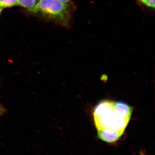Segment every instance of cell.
Segmentation results:
<instances>
[{
  "mask_svg": "<svg viewBox=\"0 0 155 155\" xmlns=\"http://www.w3.org/2000/svg\"><path fill=\"white\" fill-rule=\"evenodd\" d=\"M132 112L130 106L122 102L104 101L100 103L93 114L99 138L108 143L118 140L130 121Z\"/></svg>",
  "mask_w": 155,
  "mask_h": 155,
  "instance_id": "cell-1",
  "label": "cell"
},
{
  "mask_svg": "<svg viewBox=\"0 0 155 155\" xmlns=\"http://www.w3.org/2000/svg\"><path fill=\"white\" fill-rule=\"evenodd\" d=\"M28 11L51 19L64 26L69 24L71 12L68 4L60 0H40Z\"/></svg>",
  "mask_w": 155,
  "mask_h": 155,
  "instance_id": "cell-2",
  "label": "cell"
},
{
  "mask_svg": "<svg viewBox=\"0 0 155 155\" xmlns=\"http://www.w3.org/2000/svg\"><path fill=\"white\" fill-rule=\"evenodd\" d=\"M37 0H17V5L23 8L30 9L37 4Z\"/></svg>",
  "mask_w": 155,
  "mask_h": 155,
  "instance_id": "cell-3",
  "label": "cell"
},
{
  "mask_svg": "<svg viewBox=\"0 0 155 155\" xmlns=\"http://www.w3.org/2000/svg\"><path fill=\"white\" fill-rule=\"evenodd\" d=\"M17 5V0H0V7L8 8Z\"/></svg>",
  "mask_w": 155,
  "mask_h": 155,
  "instance_id": "cell-4",
  "label": "cell"
},
{
  "mask_svg": "<svg viewBox=\"0 0 155 155\" xmlns=\"http://www.w3.org/2000/svg\"><path fill=\"white\" fill-rule=\"evenodd\" d=\"M142 4L150 8H154L155 0H140Z\"/></svg>",
  "mask_w": 155,
  "mask_h": 155,
  "instance_id": "cell-5",
  "label": "cell"
},
{
  "mask_svg": "<svg viewBox=\"0 0 155 155\" xmlns=\"http://www.w3.org/2000/svg\"><path fill=\"white\" fill-rule=\"evenodd\" d=\"M6 111H7V110H6L5 108L3 107L2 104H0V117L2 116L5 113Z\"/></svg>",
  "mask_w": 155,
  "mask_h": 155,
  "instance_id": "cell-6",
  "label": "cell"
},
{
  "mask_svg": "<svg viewBox=\"0 0 155 155\" xmlns=\"http://www.w3.org/2000/svg\"><path fill=\"white\" fill-rule=\"evenodd\" d=\"M60 1H61L62 2L65 3V4H68L71 0H60Z\"/></svg>",
  "mask_w": 155,
  "mask_h": 155,
  "instance_id": "cell-7",
  "label": "cell"
},
{
  "mask_svg": "<svg viewBox=\"0 0 155 155\" xmlns=\"http://www.w3.org/2000/svg\"><path fill=\"white\" fill-rule=\"evenodd\" d=\"M140 155H147L145 154V153H144L143 151L140 152Z\"/></svg>",
  "mask_w": 155,
  "mask_h": 155,
  "instance_id": "cell-8",
  "label": "cell"
},
{
  "mask_svg": "<svg viewBox=\"0 0 155 155\" xmlns=\"http://www.w3.org/2000/svg\"><path fill=\"white\" fill-rule=\"evenodd\" d=\"M3 8L0 7V15H1V13H2V11Z\"/></svg>",
  "mask_w": 155,
  "mask_h": 155,
  "instance_id": "cell-9",
  "label": "cell"
}]
</instances>
